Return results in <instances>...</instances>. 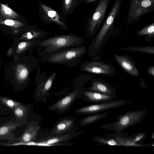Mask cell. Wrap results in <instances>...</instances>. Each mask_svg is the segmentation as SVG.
Returning a JSON list of instances; mask_svg holds the SVG:
<instances>
[{
	"instance_id": "cell-1",
	"label": "cell",
	"mask_w": 154,
	"mask_h": 154,
	"mask_svg": "<svg viewBox=\"0 0 154 154\" xmlns=\"http://www.w3.org/2000/svg\"><path fill=\"white\" fill-rule=\"evenodd\" d=\"M122 0H116L107 17L91 44L89 51L93 56L96 55L101 50L113 30V26L119 13Z\"/></svg>"
},
{
	"instance_id": "cell-2",
	"label": "cell",
	"mask_w": 154,
	"mask_h": 154,
	"mask_svg": "<svg viewBox=\"0 0 154 154\" xmlns=\"http://www.w3.org/2000/svg\"><path fill=\"white\" fill-rule=\"evenodd\" d=\"M84 40L83 38L73 34L61 35L39 41L38 46L43 48L44 52L52 54L69 48L79 46Z\"/></svg>"
},
{
	"instance_id": "cell-3",
	"label": "cell",
	"mask_w": 154,
	"mask_h": 154,
	"mask_svg": "<svg viewBox=\"0 0 154 154\" xmlns=\"http://www.w3.org/2000/svg\"><path fill=\"white\" fill-rule=\"evenodd\" d=\"M146 111V109L133 111L130 110L117 117L116 121L103 124L100 127L114 131L116 133H121L127 128L141 123Z\"/></svg>"
},
{
	"instance_id": "cell-4",
	"label": "cell",
	"mask_w": 154,
	"mask_h": 154,
	"mask_svg": "<svg viewBox=\"0 0 154 154\" xmlns=\"http://www.w3.org/2000/svg\"><path fill=\"white\" fill-rule=\"evenodd\" d=\"M86 51L85 46H78L66 49L50 55L47 58L50 63L70 65L79 63Z\"/></svg>"
},
{
	"instance_id": "cell-5",
	"label": "cell",
	"mask_w": 154,
	"mask_h": 154,
	"mask_svg": "<svg viewBox=\"0 0 154 154\" xmlns=\"http://www.w3.org/2000/svg\"><path fill=\"white\" fill-rule=\"evenodd\" d=\"M128 134L126 133L106 134L94 137V140L100 145L124 146H151V144H145L131 141L127 138Z\"/></svg>"
},
{
	"instance_id": "cell-6",
	"label": "cell",
	"mask_w": 154,
	"mask_h": 154,
	"mask_svg": "<svg viewBox=\"0 0 154 154\" xmlns=\"http://www.w3.org/2000/svg\"><path fill=\"white\" fill-rule=\"evenodd\" d=\"M80 69L84 71L106 76L113 75L116 73L114 66L98 60L85 62L83 63Z\"/></svg>"
},
{
	"instance_id": "cell-7",
	"label": "cell",
	"mask_w": 154,
	"mask_h": 154,
	"mask_svg": "<svg viewBox=\"0 0 154 154\" xmlns=\"http://www.w3.org/2000/svg\"><path fill=\"white\" fill-rule=\"evenodd\" d=\"M109 1V0H101L98 4L88 22V28L90 36L94 35L103 22Z\"/></svg>"
},
{
	"instance_id": "cell-8",
	"label": "cell",
	"mask_w": 154,
	"mask_h": 154,
	"mask_svg": "<svg viewBox=\"0 0 154 154\" xmlns=\"http://www.w3.org/2000/svg\"><path fill=\"white\" fill-rule=\"evenodd\" d=\"M128 101L125 100H114L100 103H94L80 108L76 110L77 112L91 114L114 109L126 105Z\"/></svg>"
},
{
	"instance_id": "cell-9",
	"label": "cell",
	"mask_w": 154,
	"mask_h": 154,
	"mask_svg": "<svg viewBox=\"0 0 154 154\" xmlns=\"http://www.w3.org/2000/svg\"><path fill=\"white\" fill-rule=\"evenodd\" d=\"M115 60L120 67L127 73L132 76L137 77L140 72L135 66V63L130 57L126 55H113Z\"/></svg>"
},
{
	"instance_id": "cell-10",
	"label": "cell",
	"mask_w": 154,
	"mask_h": 154,
	"mask_svg": "<svg viewBox=\"0 0 154 154\" xmlns=\"http://www.w3.org/2000/svg\"><path fill=\"white\" fill-rule=\"evenodd\" d=\"M22 125L20 122L18 120L11 121L0 125V140H8V143H12L16 137L13 133L16 128Z\"/></svg>"
},
{
	"instance_id": "cell-11",
	"label": "cell",
	"mask_w": 154,
	"mask_h": 154,
	"mask_svg": "<svg viewBox=\"0 0 154 154\" xmlns=\"http://www.w3.org/2000/svg\"><path fill=\"white\" fill-rule=\"evenodd\" d=\"M91 86L88 88L89 91L98 92L103 94L115 95L116 91L109 83L101 79H93Z\"/></svg>"
},
{
	"instance_id": "cell-12",
	"label": "cell",
	"mask_w": 154,
	"mask_h": 154,
	"mask_svg": "<svg viewBox=\"0 0 154 154\" xmlns=\"http://www.w3.org/2000/svg\"><path fill=\"white\" fill-rule=\"evenodd\" d=\"M84 94L88 100L94 103H102L112 100L116 96V95L105 94L89 91L85 92Z\"/></svg>"
},
{
	"instance_id": "cell-13",
	"label": "cell",
	"mask_w": 154,
	"mask_h": 154,
	"mask_svg": "<svg viewBox=\"0 0 154 154\" xmlns=\"http://www.w3.org/2000/svg\"><path fill=\"white\" fill-rule=\"evenodd\" d=\"M39 128L38 126L34 125L28 126L22 135L18 138H16L12 143L16 142H28L35 140L38 135Z\"/></svg>"
},
{
	"instance_id": "cell-14",
	"label": "cell",
	"mask_w": 154,
	"mask_h": 154,
	"mask_svg": "<svg viewBox=\"0 0 154 154\" xmlns=\"http://www.w3.org/2000/svg\"><path fill=\"white\" fill-rule=\"evenodd\" d=\"M77 93V91L73 92L61 99L53 106V109L63 110L67 108L75 99Z\"/></svg>"
},
{
	"instance_id": "cell-15",
	"label": "cell",
	"mask_w": 154,
	"mask_h": 154,
	"mask_svg": "<svg viewBox=\"0 0 154 154\" xmlns=\"http://www.w3.org/2000/svg\"><path fill=\"white\" fill-rule=\"evenodd\" d=\"M41 7L45 14L50 21L60 26L64 25L61 21L60 18L57 13L45 5L42 4Z\"/></svg>"
},
{
	"instance_id": "cell-16",
	"label": "cell",
	"mask_w": 154,
	"mask_h": 154,
	"mask_svg": "<svg viewBox=\"0 0 154 154\" xmlns=\"http://www.w3.org/2000/svg\"><path fill=\"white\" fill-rule=\"evenodd\" d=\"M120 50L130 52L138 51L148 54H154V46L133 47H122Z\"/></svg>"
},
{
	"instance_id": "cell-17",
	"label": "cell",
	"mask_w": 154,
	"mask_h": 154,
	"mask_svg": "<svg viewBox=\"0 0 154 154\" xmlns=\"http://www.w3.org/2000/svg\"><path fill=\"white\" fill-rule=\"evenodd\" d=\"M109 114L108 112L97 113L84 118L82 122V124L86 125L96 122L105 118Z\"/></svg>"
},
{
	"instance_id": "cell-18",
	"label": "cell",
	"mask_w": 154,
	"mask_h": 154,
	"mask_svg": "<svg viewBox=\"0 0 154 154\" xmlns=\"http://www.w3.org/2000/svg\"><path fill=\"white\" fill-rule=\"evenodd\" d=\"M137 34L139 36H146V40H149L154 35V23L146 26L138 31Z\"/></svg>"
},
{
	"instance_id": "cell-19",
	"label": "cell",
	"mask_w": 154,
	"mask_h": 154,
	"mask_svg": "<svg viewBox=\"0 0 154 154\" xmlns=\"http://www.w3.org/2000/svg\"><path fill=\"white\" fill-rule=\"evenodd\" d=\"M73 121L72 120L64 119L59 122L54 129V132L60 133L64 132L71 128Z\"/></svg>"
},
{
	"instance_id": "cell-20",
	"label": "cell",
	"mask_w": 154,
	"mask_h": 154,
	"mask_svg": "<svg viewBox=\"0 0 154 154\" xmlns=\"http://www.w3.org/2000/svg\"><path fill=\"white\" fill-rule=\"evenodd\" d=\"M14 115L19 119H20L23 117L26 114L27 109L24 106L20 105L12 109Z\"/></svg>"
},
{
	"instance_id": "cell-21",
	"label": "cell",
	"mask_w": 154,
	"mask_h": 154,
	"mask_svg": "<svg viewBox=\"0 0 154 154\" xmlns=\"http://www.w3.org/2000/svg\"><path fill=\"white\" fill-rule=\"evenodd\" d=\"M0 103L11 109L21 104L18 102L7 97H0Z\"/></svg>"
},
{
	"instance_id": "cell-22",
	"label": "cell",
	"mask_w": 154,
	"mask_h": 154,
	"mask_svg": "<svg viewBox=\"0 0 154 154\" xmlns=\"http://www.w3.org/2000/svg\"><path fill=\"white\" fill-rule=\"evenodd\" d=\"M146 135L143 132H140L128 136L127 138L131 141L136 143H141L143 140L145 139Z\"/></svg>"
},
{
	"instance_id": "cell-23",
	"label": "cell",
	"mask_w": 154,
	"mask_h": 154,
	"mask_svg": "<svg viewBox=\"0 0 154 154\" xmlns=\"http://www.w3.org/2000/svg\"><path fill=\"white\" fill-rule=\"evenodd\" d=\"M55 75V72H54L46 81L42 91L43 93L45 94L46 92L51 88Z\"/></svg>"
},
{
	"instance_id": "cell-24",
	"label": "cell",
	"mask_w": 154,
	"mask_h": 154,
	"mask_svg": "<svg viewBox=\"0 0 154 154\" xmlns=\"http://www.w3.org/2000/svg\"><path fill=\"white\" fill-rule=\"evenodd\" d=\"M28 71L26 68L23 66L20 67V69L18 71V78L21 80L25 79L27 77Z\"/></svg>"
},
{
	"instance_id": "cell-25",
	"label": "cell",
	"mask_w": 154,
	"mask_h": 154,
	"mask_svg": "<svg viewBox=\"0 0 154 154\" xmlns=\"http://www.w3.org/2000/svg\"><path fill=\"white\" fill-rule=\"evenodd\" d=\"M74 0H64V7L66 11L70 10L73 5Z\"/></svg>"
},
{
	"instance_id": "cell-26",
	"label": "cell",
	"mask_w": 154,
	"mask_h": 154,
	"mask_svg": "<svg viewBox=\"0 0 154 154\" xmlns=\"http://www.w3.org/2000/svg\"><path fill=\"white\" fill-rule=\"evenodd\" d=\"M63 137L61 138L57 137L49 139L45 142H44V143H47L48 144H52L60 141L63 140Z\"/></svg>"
},
{
	"instance_id": "cell-27",
	"label": "cell",
	"mask_w": 154,
	"mask_h": 154,
	"mask_svg": "<svg viewBox=\"0 0 154 154\" xmlns=\"http://www.w3.org/2000/svg\"><path fill=\"white\" fill-rule=\"evenodd\" d=\"M152 4V1L151 0H143L141 3L143 7L146 8L150 6Z\"/></svg>"
},
{
	"instance_id": "cell-28",
	"label": "cell",
	"mask_w": 154,
	"mask_h": 154,
	"mask_svg": "<svg viewBox=\"0 0 154 154\" xmlns=\"http://www.w3.org/2000/svg\"><path fill=\"white\" fill-rule=\"evenodd\" d=\"M30 45V43H29L28 42H23L20 43L18 46V48L19 49H21L25 48L27 47L28 46Z\"/></svg>"
},
{
	"instance_id": "cell-29",
	"label": "cell",
	"mask_w": 154,
	"mask_h": 154,
	"mask_svg": "<svg viewBox=\"0 0 154 154\" xmlns=\"http://www.w3.org/2000/svg\"><path fill=\"white\" fill-rule=\"evenodd\" d=\"M147 72L152 77L154 76V66H152L149 67L147 70Z\"/></svg>"
},
{
	"instance_id": "cell-30",
	"label": "cell",
	"mask_w": 154,
	"mask_h": 154,
	"mask_svg": "<svg viewBox=\"0 0 154 154\" xmlns=\"http://www.w3.org/2000/svg\"><path fill=\"white\" fill-rule=\"evenodd\" d=\"M5 23L8 25L12 26L14 25V22L11 20H7L5 21Z\"/></svg>"
},
{
	"instance_id": "cell-31",
	"label": "cell",
	"mask_w": 154,
	"mask_h": 154,
	"mask_svg": "<svg viewBox=\"0 0 154 154\" xmlns=\"http://www.w3.org/2000/svg\"><path fill=\"white\" fill-rule=\"evenodd\" d=\"M5 13L7 14H10L11 13V10L8 8H5Z\"/></svg>"
},
{
	"instance_id": "cell-32",
	"label": "cell",
	"mask_w": 154,
	"mask_h": 154,
	"mask_svg": "<svg viewBox=\"0 0 154 154\" xmlns=\"http://www.w3.org/2000/svg\"><path fill=\"white\" fill-rule=\"evenodd\" d=\"M97 0H86V3H90L96 1Z\"/></svg>"
},
{
	"instance_id": "cell-33",
	"label": "cell",
	"mask_w": 154,
	"mask_h": 154,
	"mask_svg": "<svg viewBox=\"0 0 154 154\" xmlns=\"http://www.w3.org/2000/svg\"><path fill=\"white\" fill-rule=\"evenodd\" d=\"M151 137L153 139H154V132H153L151 134Z\"/></svg>"
},
{
	"instance_id": "cell-34",
	"label": "cell",
	"mask_w": 154,
	"mask_h": 154,
	"mask_svg": "<svg viewBox=\"0 0 154 154\" xmlns=\"http://www.w3.org/2000/svg\"><path fill=\"white\" fill-rule=\"evenodd\" d=\"M4 143H0V145H2L3 144H4Z\"/></svg>"
}]
</instances>
